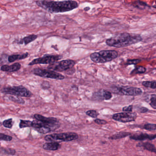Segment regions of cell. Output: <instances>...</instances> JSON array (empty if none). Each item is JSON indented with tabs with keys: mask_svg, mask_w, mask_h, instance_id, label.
<instances>
[{
	"mask_svg": "<svg viewBox=\"0 0 156 156\" xmlns=\"http://www.w3.org/2000/svg\"><path fill=\"white\" fill-rule=\"evenodd\" d=\"M142 40L143 38L140 35L123 33L107 39L106 44L109 46L120 48L136 44Z\"/></svg>",
	"mask_w": 156,
	"mask_h": 156,
	"instance_id": "obj_3",
	"label": "cell"
},
{
	"mask_svg": "<svg viewBox=\"0 0 156 156\" xmlns=\"http://www.w3.org/2000/svg\"><path fill=\"white\" fill-rule=\"evenodd\" d=\"M137 117L136 113L132 112H125L114 114L112 116L113 119L122 123L130 122L135 121Z\"/></svg>",
	"mask_w": 156,
	"mask_h": 156,
	"instance_id": "obj_10",
	"label": "cell"
},
{
	"mask_svg": "<svg viewBox=\"0 0 156 156\" xmlns=\"http://www.w3.org/2000/svg\"><path fill=\"white\" fill-rule=\"evenodd\" d=\"M103 94L104 100H109L112 97L111 93L107 90H103Z\"/></svg>",
	"mask_w": 156,
	"mask_h": 156,
	"instance_id": "obj_28",
	"label": "cell"
},
{
	"mask_svg": "<svg viewBox=\"0 0 156 156\" xmlns=\"http://www.w3.org/2000/svg\"><path fill=\"white\" fill-rule=\"evenodd\" d=\"M2 151H3L5 154L8 155L13 156L16 153L15 149L11 148H2L1 152Z\"/></svg>",
	"mask_w": 156,
	"mask_h": 156,
	"instance_id": "obj_24",
	"label": "cell"
},
{
	"mask_svg": "<svg viewBox=\"0 0 156 156\" xmlns=\"http://www.w3.org/2000/svg\"><path fill=\"white\" fill-rule=\"evenodd\" d=\"M153 7H154V8H156V5H154V6H153Z\"/></svg>",
	"mask_w": 156,
	"mask_h": 156,
	"instance_id": "obj_37",
	"label": "cell"
},
{
	"mask_svg": "<svg viewBox=\"0 0 156 156\" xmlns=\"http://www.w3.org/2000/svg\"><path fill=\"white\" fill-rule=\"evenodd\" d=\"M131 134H132L131 133H128V132H121L110 136L109 138L111 140H117V139H122V138L127 137L129 136H131Z\"/></svg>",
	"mask_w": 156,
	"mask_h": 156,
	"instance_id": "obj_18",
	"label": "cell"
},
{
	"mask_svg": "<svg viewBox=\"0 0 156 156\" xmlns=\"http://www.w3.org/2000/svg\"><path fill=\"white\" fill-rule=\"evenodd\" d=\"M143 128L148 131H154L156 130V124H146L144 126Z\"/></svg>",
	"mask_w": 156,
	"mask_h": 156,
	"instance_id": "obj_27",
	"label": "cell"
},
{
	"mask_svg": "<svg viewBox=\"0 0 156 156\" xmlns=\"http://www.w3.org/2000/svg\"><path fill=\"white\" fill-rule=\"evenodd\" d=\"M90 9V7H89V6H87V7H85V8L83 9V10H84L85 12H88Z\"/></svg>",
	"mask_w": 156,
	"mask_h": 156,
	"instance_id": "obj_36",
	"label": "cell"
},
{
	"mask_svg": "<svg viewBox=\"0 0 156 156\" xmlns=\"http://www.w3.org/2000/svg\"><path fill=\"white\" fill-rule=\"evenodd\" d=\"M113 91L114 93L128 96H138L141 95L143 93V91L140 88L128 86H115L113 88Z\"/></svg>",
	"mask_w": 156,
	"mask_h": 156,
	"instance_id": "obj_7",
	"label": "cell"
},
{
	"mask_svg": "<svg viewBox=\"0 0 156 156\" xmlns=\"http://www.w3.org/2000/svg\"><path fill=\"white\" fill-rule=\"evenodd\" d=\"M86 114L88 116L93 118H97L98 115H99V113L95 110H89V111H87Z\"/></svg>",
	"mask_w": 156,
	"mask_h": 156,
	"instance_id": "obj_26",
	"label": "cell"
},
{
	"mask_svg": "<svg viewBox=\"0 0 156 156\" xmlns=\"http://www.w3.org/2000/svg\"><path fill=\"white\" fill-rule=\"evenodd\" d=\"M9 100L12 101L16 103L20 104H24L25 103V101L23 99H22L20 97H13V96H10L8 97Z\"/></svg>",
	"mask_w": 156,
	"mask_h": 156,
	"instance_id": "obj_25",
	"label": "cell"
},
{
	"mask_svg": "<svg viewBox=\"0 0 156 156\" xmlns=\"http://www.w3.org/2000/svg\"><path fill=\"white\" fill-rule=\"evenodd\" d=\"M150 105L153 109H156V94H153L151 95Z\"/></svg>",
	"mask_w": 156,
	"mask_h": 156,
	"instance_id": "obj_29",
	"label": "cell"
},
{
	"mask_svg": "<svg viewBox=\"0 0 156 156\" xmlns=\"http://www.w3.org/2000/svg\"><path fill=\"white\" fill-rule=\"evenodd\" d=\"M13 123L14 122L12 118H10V119L4 120L2 122V125L4 127L8 128V129H11L12 128L13 125Z\"/></svg>",
	"mask_w": 156,
	"mask_h": 156,
	"instance_id": "obj_23",
	"label": "cell"
},
{
	"mask_svg": "<svg viewBox=\"0 0 156 156\" xmlns=\"http://www.w3.org/2000/svg\"><path fill=\"white\" fill-rule=\"evenodd\" d=\"M142 84L143 86L147 88H152L153 89H156V82L150 81H145L143 82Z\"/></svg>",
	"mask_w": 156,
	"mask_h": 156,
	"instance_id": "obj_22",
	"label": "cell"
},
{
	"mask_svg": "<svg viewBox=\"0 0 156 156\" xmlns=\"http://www.w3.org/2000/svg\"><path fill=\"white\" fill-rule=\"evenodd\" d=\"M62 58V56L59 55L44 56L42 57L35 58L28 64V66L38 65V64H52L57 62Z\"/></svg>",
	"mask_w": 156,
	"mask_h": 156,
	"instance_id": "obj_11",
	"label": "cell"
},
{
	"mask_svg": "<svg viewBox=\"0 0 156 156\" xmlns=\"http://www.w3.org/2000/svg\"><path fill=\"white\" fill-rule=\"evenodd\" d=\"M32 121L28 120H20L19 126L20 128H26V127H32Z\"/></svg>",
	"mask_w": 156,
	"mask_h": 156,
	"instance_id": "obj_21",
	"label": "cell"
},
{
	"mask_svg": "<svg viewBox=\"0 0 156 156\" xmlns=\"http://www.w3.org/2000/svg\"><path fill=\"white\" fill-rule=\"evenodd\" d=\"M28 53H26L22 55H14L9 56L8 58V61L9 63H13L17 60H22L28 57Z\"/></svg>",
	"mask_w": 156,
	"mask_h": 156,
	"instance_id": "obj_17",
	"label": "cell"
},
{
	"mask_svg": "<svg viewBox=\"0 0 156 156\" xmlns=\"http://www.w3.org/2000/svg\"><path fill=\"white\" fill-rule=\"evenodd\" d=\"M50 87V83L48 81H44L41 84V87L44 90H47L49 89Z\"/></svg>",
	"mask_w": 156,
	"mask_h": 156,
	"instance_id": "obj_32",
	"label": "cell"
},
{
	"mask_svg": "<svg viewBox=\"0 0 156 156\" xmlns=\"http://www.w3.org/2000/svg\"><path fill=\"white\" fill-rule=\"evenodd\" d=\"M133 5L135 7H136V8L141 9V10L144 9L147 6H148V5L146 3L143 2V1H140V0H137V1L134 2Z\"/></svg>",
	"mask_w": 156,
	"mask_h": 156,
	"instance_id": "obj_19",
	"label": "cell"
},
{
	"mask_svg": "<svg viewBox=\"0 0 156 156\" xmlns=\"http://www.w3.org/2000/svg\"><path fill=\"white\" fill-rule=\"evenodd\" d=\"M155 3H156V1H155Z\"/></svg>",
	"mask_w": 156,
	"mask_h": 156,
	"instance_id": "obj_38",
	"label": "cell"
},
{
	"mask_svg": "<svg viewBox=\"0 0 156 156\" xmlns=\"http://www.w3.org/2000/svg\"><path fill=\"white\" fill-rule=\"evenodd\" d=\"M38 37V36L35 34H31L25 37L22 39H20V41H18V44H24L25 45H27L29 43L34 41Z\"/></svg>",
	"mask_w": 156,
	"mask_h": 156,
	"instance_id": "obj_16",
	"label": "cell"
},
{
	"mask_svg": "<svg viewBox=\"0 0 156 156\" xmlns=\"http://www.w3.org/2000/svg\"><path fill=\"white\" fill-rule=\"evenodd\" d=\"M34 116L35 120L32 121V127L39 133H48L60 127V122L56 118L45 117L37 114Z\"/></svg>",
	"mask_w": 156,
	"mask_h": 156,
	"instance_id": "obj_2",
	"label": "cell"
},
{
	"mask_svg": "<svg viewBox=\"0 0 156 156\" xmlns=\"http://www.w3.org/2000/svg\"><path fill=\"white\" fill-rule=\"evenodd\" d=\"M148 111V109L146 107H141L139 109V112L142 113H144L147 112Z\"/></svg>",
	"mask_w": 156,
	"mask_h": 156,
	"instance_id": "obj_35",
	"label": "cell"
},
{
	"mask_svg": "<svg viewBox=\"0 0 156 156\" xmlns=\"http://www.w3.org/2000/svg\"><path fill=\"white\" fill-rule=\"evenodd\" d=\"M78 135L75 133H53L47 135L44 137V139L48 142H68L77 140L78 138Z\"/></svg>",
	"mask_w": 156,
	"mask_h": 156,
	"instance_id": "obj_5",
	"label": "cell"
},
{
	"mask_svg": "<svg viewBox=\"0 0 156 156\" xmlns=\"http://www.w3.org/2000/svg\"><path fill=\"white\" fill-rule=\"evenodd\" d=\"M1 92L4 94L18 97H29L32 95V92L23 85L3 87L1 90Z\"/></svg>",
	"mask_w": 156,
	"mask_h": 156,
	"instance_id": "obj_6",
	"label": "cell"
},
{
	"mask_svg": "<svg viewBox=\"0 0 156 156\" xmlns=\"http://www.w3.org/2000/svg\"><path fill=\"white\" fill-rule=\"evenodd\" d=\"M130 138L136 141H143L145 140H153L156 138V134H148L147 133H141L140 134L131 135Z\"/></svg>",
	"mask_w": 156,
	"mask_h": 156,
	"instance_id": "obj_12",
	"label": "cell"
},
{
	"mask_svg": "<svg viewBox=\"0 0 156 156\" xmlns=\"http://www.w3.org/2000/svg\"><path fill=\"white\" fill-rule=\"evenodd\" d=\"M137 147H143L144 149L149 151V152L154 153L156 154V147L153 144H151L149 142L139 143L137 145Z\"/></svg>",
	"mask_w": 156,
	"mask_h": 156,
	"instance_id": "obj_15",
	"label": "cell"
},
{
	"mask_svg": "<svg viewBox=\"0 0 156 156\" xmlns=\"http://www.w3.org/2000/svg\"><path fill=\"white\" fill-rule=\"evenodd\" d=\"M0 139L1 141H6V142H10L13 140L12 136L9 135L5 134L3 133L0 134Z\"/></svg>",
	"mask_w": 156,
	"mask_h": 156,
	"instance_id": "obj_30",
	"label": "cell"
},
{
	"mask_svg": "<svg viewBox=\"0 0 156 156\" xmlns=\"http://www.w3.org/2000/svg\"><path fill=\"white\" fill-rule=\"evenodd\" d=\"M76 65V62L71 59H67L58 62L56 64H52L51 67H49V69H53L57 72H63L71 69Z\"/></svg>",
	"mask_w": 156,
	"mask_h": 156,
	"instance_id": "obj_9",
	"label": "cell"
},
{
	"mask_svg": "<svg viewBox=\"0 0 156 156\" xmlns=\"http://www.w3.org/2000/svg\"><path fill=\"white\" fill-rule=\"evenodd\" d=\"M21 68V65L18 63H16L11 66L3 65L2 66L1 70L4 72H16L20 70Z\"/></svg>",
	"mask_w": 156,
	"mask_h": 156,
	"instance_id": "obj_13",
	"label": "cell"
},
{
	"mask_svg": "<svg viewBox=\"0 0 156 156\" xmlns=\"http://www.w3.org/2000/svg\"><path fill=\"white\" fill-rule=\"evenodd\" d=\"M133 106L132 105H130L129 106H125L122 108V111L124 112H132L133 111Z\"/></svg>",
	"mask_w": 156,
	"mask_h": 156,
	"instance_id": "obj_33",
	"label": "cell"
},
{
	"mask_svg": "<svg viewBox=\"0 0 156 156\" xmlns=\"http://www.w3.org/2000/svg\"><path fill=\"white\" fill-rule=\"evenodd\" d=\"M35 2L37 5L50 13L69 12L78 8L79 6L78 3L73 0L62 1L38 0Z\"/></svg>",
	"mask_w": 156,
	"mask_h": 156,
	"instance_id": "obj_1",
	"label": "cell"
},
{
	"mask_svg": "<svg viewBox=\"0 0 156 156\" xmlns=\"http://www.w3.org/2000/svg\"><path fill=\"white\" fill-rule=\"evenodd\" d=\"M60 147V144L57 142H49L44 144L43 146V149L48 151H56Z\"/></svg>",
	"mask_w": 156,
	"mask_h": 156,
	"instance_id": "obj_14",
	"label": "cell"
},
{
	"mask_svg": "<svg viewBox=\"0 0 156 156\" xmlns=\"http://www.w3.org/2000/svg\"><path fill=\"white\" fill-rule=\"evenodd\" d=\"M118 56L117 51L114 50H102L95 52L90 56L92 61L98 64H103L112 61Z\"/></svg>",
	"mask_w": 156,
	"mask_h": 156,
	"instance_id": "obj_4",
	"label": "cell"
},
{
	"mask_svg": "<svg viewBox=\"0 0 156 156\" xmlns=\"http://www.w3.org/2000/svg\"><path fill=\"white\" fill-rule=\"evenodd\" d=\"M94 122L98 124L99 125H104L105 124L107 123V121L104 120H101V119H96L94 120Z\"/></svg>",
	"mask_w": 156,
	"mask_h": 156,
	"instance_id": "obj_34",
	"label": "cell"
},
{
	"mask_svg": "<svg viewBox=\"0 0 156 156\" xmlns=\"http://www.w3.org/2000/svg\"><path fill=\"white\" fill-rule=\"evenodd\" d=\"M33 73L35 76L55 80H62L65 78L64 76L56 71L40 68L34 69L33 70Z\"/></svg>",
	"mask_w": 156,
	"mask_h": 156,
	"instance_id": "obj_8",
	"label": "cell"
},
{
	"mask_svg": "<svg viewBox=\"0 0 156 156\" xmlns=\"http://www.w3.org/2000/svg\"><path fill=\"white\" fill-rule=\"evenodd\" d=\"M146 71V68L144 67L137 66L131 72V75H136V74H141L145 73Z\"/></svg>",
	"mask_w": 156,
	"mask_h": 156,
	"instance_id": "obj_20",
	"label": "cell"
},
{
	"mask_svg": "<svg viewBox=\"0 0 156 156\" xmlns=\"http://www.w3.org/2000/svg\"><path fill=\"white\" fill-rule=\"evenodd\" d=\"M141 61V60L140 59H128L126 62V65H135L140 63Z\"/></svg>",
	"mask_w": 156,
	"mask_h": 156,
	"instance_id": "obj_31",
	"label": "cell"
}]
</instances>
